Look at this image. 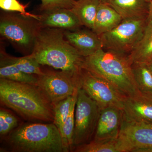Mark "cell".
<instances>
[{
    "label": "cell",
    "instance_id": "19",
    "mask_svg": "<svg viewBox=\"0 0 152 152\" xmlns=\"http://www.w3.org/2000/svg\"><path fill=\"white\" fill-rule=\"evenodd\" d=\"M0 78L36 86L38 83L37 76L22 72L2 57L0 60Z\"/></svg>",
    "mask_w": 152,
    "mask_h": 152
},
{
    "label": "cell",
    "instance_id": "15",
    "mask_svg": "<svg viewBox=\"0 0 152 152\" xmlns=\"http://www.w3.org/2000/svg\"><path fill=\"white\" fill-rule=\"evenodd\" d=\"M107 4L123 20L147 19L149 2L146 0H110Z\"/></svg>",
    "mask_w": 152,
    "mask_h": 152
},
{
    "label": "cell",
    "instance_id": "26",
    "mask_svg": "<svg viewBox=\"0 0 152 152\" xmlns=\"http://www.w3.org/2000/svg\"><path fill=\"white\" fill-rule=\"evenodd\" d=\"M28 5V4H23L18 0H0V7L3 10L18 12L20 15L23 16L32 18L37 20H39L41 18L40 15L31 13L26 10Z\"/></svg>",
    "mask_w": 152,
    "mask_h": 152
},
{
    "label": "cell",
    "instance_id": "9",
    "mask_svg": "<svg viewBox=\"0 0 152 152\" xmlns=\"http://www.w3.org/2000/svg\"><path fill=\"white\" fill-rule=\"evenodd\" d=\"M37 76V86L50 102L53 107L61 101L72 96L79 87L77 75L64 72L43 71Z\"/></svg>",
    "mask_w": 152,
    "mask_h": 152
},
{
    "label": "cell",
    "instance_id": "12",
    "mask_svg": "<svg viewBox=\"0 0 152 152\" xmlns=\"http://www.w3.org/2000/svg\"><path fill=\"white\" fill-rule=\"evenodd\" d=\"M124 119L128 122L152 124V96L142 94L124 102Z\"/></svg>",
    "mask_w": 152,
    "mask_h": 152
},
{
    "label": "cell",
    "instance_id": "2",
    "mask_svg": "<svg viewBox=\"0 0 152 152\" xmlns=\"http://www.w3.org/2000/svg\"><path fill=\"white\" fill-rule=\"evenodd\" d=\"M64 30L41 28L31 55L41 66H48L73 75L82 69L84 57L69 43Z\"/></svg>",
    "mask_w": 152,
    "mask_h": 152
},
{
    "label": "cell",
    "instance_id": "32",
    "mask_svg": "<svg viewBox=\"0 0 152 152\" xmlns=\"http://www.w3.org/2000/svg\"></svg>",
    "mask_w": 152,
    "mask_h": 152
},
{
    "label": "cell",
    "instance_id": "7",
    "mask_svg": "<svg viewBox=\"0 0 152 152\" xmlns=\"http://www.w3.org/2000/svg\"><path fill=\"white\" fill-rule=\"evenodd\" d=\"M101 110L96 102L80 87L75 110L73 150L75 147L92 140Z\"/></svg>",
    "mask_w": 152,
    "mask_h": 152
},
{
    "label": "cell",
    "instance_id": "11",
    "mask_svg": "<svg viewBox=\"0 0 152 152\" xmlns=\"http://www.w3.org/2000/svg\"><path fill=\"white\" fill-rule=\"evenodd\" d=\"M123 119V111L121 109L108 107L101 110L92 140L104 141L118 138Z\"/></svg>",
    "mask_w": 152,
    "mask_h": 152
},
{
    "label": "cell",
    "instance_id": "8",
    "mask_svg": "<svg viewBox=\"0 0 152 152\" xmlns=\"http://www.w3.org/2000/svg\"><path fill=\"white\" fill-rule=\"evenodd\" d=\"M80 88L99 107L101 110L115 107L123 110L126 97L111 83L82 68L77 76Z\"/></svg>",
    "mask_w": 152,
    "mask_h": 152
},
{
    "label": "cell",
    "instance_id": "17",
    "mask_svg": "<svg viewBox=\"0 0 152 152\" xmlns=\"http://www.w3.org/2000/svg\"><path fill=\"white\" fill-rule=\"evenodd\" d=\"M101 3L99 0H77L71 10L77 17L82 26L93 31Z\"/></svg>",
    "mask_w": 152,
    "mask_h": 152
},
{
    "label": "cell",
    "instance_id": "21",
    "mask_svg": "<svg viewBox=\"0 0 152 152\" xmlns=\"http://www.w3.org/2000/svg\"><path fill=\"white\" fill-rule=\"evenodd\" d=\"M132 66L140 91L142 94L152 96V74L146 63H133Z\"/></svg>",
    "mask_w": 152,
    "mask_h": 152
},
{
    "label": "cell",
    "instance_id": "6",
    "mask_svg": "<svg viewBox=\"0 0 152 152\" xmlns=\"http://www.w3.org/2000/svg\"><path fill=\"white\" fill-rule=\"evenodd\" d=\"M147 19H125L113 29L99 36L103 48L129 55L141 40Z\"/></svg>",
    "mask_w": 152,
    "mask_h": 152
},
{
    "label": "cell",
    "instance_id": "25",
    "mask_svg": "<svg viewBox=\"0 0 152 152\" xmlns=\"http://www.w3.org/2000/svg\"><path fill=\"white\" fill-rule=\"evenodd\" d=\"M19 126L17 117L8 110L0 109V136L4 137Z\"/></svg>",
    "mask_w": 152,
    "mask_h": 152
},
{
    "label": "cell",
    "instance_id": "31",
    "mask_svg": "<svg viewBox=\"0 0 152 152\" xmlns=\"http://www.w3.org/2000/svg\"><path fill=\"white\" fill-rule=\"evenodd\" d=\"M146 1H147L149 2L150 1H152V0H146Z\"/></svg>",
    "mask_w": 152,
    "mask_h": 152
},
{
    "label": "cell",
    "instance_id": "5",
    "mask_svg": "<svg viewBox=\"0 0 152 152\" xmlns=\"http://www.w3.org/2000/svg\"><path fill=\"white\" fill-rule=\"evenodd\" d=\"M40 28L38 20L21 15L6 14L1 17V36L26 56L31 53Z\"/></svg>",
    "mask_w": 152,
    "mask_h": 152
},
{
    "label": "cell",
    "instance_id": "13",
    "mask_svg": "<svg viewBox=\"0 0 152 152\" xmlns=\"http://www.w3.org/2000/svg\"><path fill=\"white\" fill-rule=\"evenodd\" d=\"M64 33L66 39L82 56H88L103 48L99 36L92 30H64Z\"/></svg>",
    "mask_w": 152,
    "mask_h": 152
},
{
    "label": "cell",
    "instance_id": "4",
    "mask_svg": "<svg viewBox=\"0 0 152 152\" xmlns=\"http://www.w3.org/2000/svg\"><path fill=\"white\" fill-rule=\"evenodd\" d=\"M128 55L103 48L84 57L82 68L110 82L125 96L141 95Z\"/></svg>",
    "mask_w": 152,
    "mask_h": 152
},
{
    "label": "cell",
    "instance_id": "14",
    "mask_svg": "<svg viewBox=\"0 0 152 152\" xmlns=\"http://www.w3.org/2000/svg\"><path fill=\"white\" fill-rule=\"evenodd\" d=\"M40 15V20L38 22L41 28L74 30L83 26L71 9H55L43 12Z\"/></svg>",
    "mask_w": 152,
    "mask_h": 152
},
{
    "label": "cell",
    "instance_id": "18",
    "mask_svg": "<svg viewBox=\"0 0 152 152\" xmlns=\"http://www.w3.org/2000/svg\"><path fill=\"white\" fill-rule=\"evenodd\" d=\"M132 64L147 63L152 58V23H148L143 36L137 47L128 55Z\"/></svg>",
    "mask_w": 152,
    "mask_h": 152
},
{
    "label": "cell",
    "instance_id": "1",
    "mask_svg": "<svg viewBox=\"0 0 152 152\" xmlns=\"http://www.w3.org/2000/svg\"><path fill=\"white\" fill-rule=\"evenodd\" d=\"M0 102L25 120L53 122V107L36 85L1 78Z\"/></svg>",
    "mask_w": 152,
    "mask_h": 152
},
{
    "label": "cell",
    "instance_id": "30",
    "mask_svg": "<svg viewBox=\"0 0 152 152\" xmlns=\"http://www.w3.org/2000/svg\"><path fill=\"white\" fill-rule=\"evenodd\" d=\"M99 1L101 3H107V4L110 0H99Z\"/></svg>",
    "mask_w": 152,
    "mask_h": 152
},
{
    "label": "cell",
    "instance_id": "29",
    "mask_svg": "<svg viewBox=\"0 0 152 152\" xmlns=\"http://www.w3.org/2000/svg\"><path fill=\"white\" fill-rule=\"evenodd\" d=\"M147 66L148 67L150 71L152 74V58L151 60H150L148 62L146 63Z\"/></svg>",
    "mask_w": 152,
    "mask_h": 152
},
{
    "label": "cell",
    "instance_id": "22",
    "mask_svg": "<svg viewBox=\"0 0 152 152\" xmlns=\"http://www.w3.org/2000/svg\"><path fill=\"white\" fill-rule=\"evenodd\" d=\"M78 91L74 97L69 116L60 131L64 152H72L73 150V137L75 125V110Z\"/></svg>",
    "mask_w": 152,
    "mask_h": 152
},
{
    "label": "cell",
    "instance_id": "3",
    "mask_svg": "<svg viewBox=\"0 0 152 152\" xmlns=\"http://www.w3.org/2000/svg\"><path fill=\"white\" fill-rule=\"evenodd\" d=\"M1 142V152H64L61 133L53 122L24 123Z\"/></svg>",
    "mask_w": 152,
    "mask_h": 152
},
{
    "label": "cell",
    "instance_id": "16",
    "mask_svg": "<svg viewBox=\"0 0 152 152\" xmlns=\"http://www.w3.org/2000/svg\"><path fill=\"white\" fill-rule=\"evenodd\" d=\"M123 19L119 14L107 3H101L93 31L100 36L113 29L120 24Z\"/></svg>",
    "mask_w": 152,
    "mask_h": 152
},
{
    "label": "cell",
    "instance_id": "20",
    "mask_svg": "<svg viewBox=\"0 0 152 152\" xmlns=\"http://www.w3.org/2000/svg\"><path fill=\"white\" fill-rule=\"evenodd\" d=\"M1 57L17 67L26 73L39 76L43 73L41 65L30 55L22 57L10 56L3 50H1Z\"/></svg>",
    "mask_w": 152,
    "mask_h": 152
},
{
    "label": "cell",
    "instance_id": "10",
    "mask_svg": "<svg viewBox=\"0 0 152 152\" xmlns=\"http://www.w3.org/2000/svg\"><path fill=\"white\" fill-rule=\"evenodd\" d=\"M118 140L122 152H152V124L123 119Z\"/></svg>",
    "mask_w": 152,
    "mask_h": 152
},
{
    "label": "cell",
    "instance_id": "28",
    "mask_svg": "<svg viewBox=\"0 0 152 152\" xmlns=\"http://www.w3.org/2000/svg\"><path fill=\"white\" fill-rule=\"evenodd\" d=\"M147 22L152 23V0L149 2L148 13L147 17Z\"/></svg>",
    "mask_w": 152,
    "mask_h": 152
},
{
    "label": "cell",
    "instance_id": "23",
    "mask_svg": "<svg viewBox=\"0 0 152 152\" xmlns=\"http://www.w3.org/2000/svg\"><path fill=\"white\" fill-rule=\"evenodd\" d=\"M75 152H122L118 138L104 141L92 140L74 148Z\"/></svg>",
    "mask_w": 152,
    "mask_h": 152
},
{
    "label": "cell",
    "instance_id": "27",
    "mask_svg": "<svg viewBox=\"0 0 152 152\" xmlns=\"http://www.w3.org/2000/svg\"><path fill=\"white\" fill-rule=\"evenodd\" d=\"M40 9L46 12L57 8L72 9L76 4V0H41Z\"/></svg>",
    "mask_w": 152,
    "mask_h": 152
},
{
    "label": "cell",
    "instance_id": "24",
    "mask_svg": "<svg viewBox=\"0 0 152 152\" xmlns=\"http://www.w3.org/2000/svg\"><path fill=\"white\" fill-rule=\"evenodd\" d=\"M79 88L80 86L76 89L72 96L61 101L54 106V119L53 123L58 128L60 132L69 116L74 97Z\"/></svg>",
    "mask_w": 152,
    "mask_h": 152
}]
</instances>
